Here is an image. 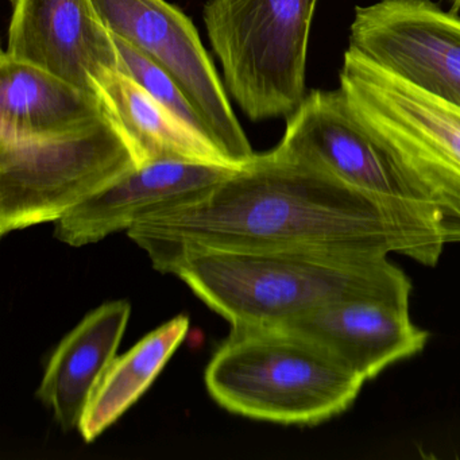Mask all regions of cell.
<instances>
[{"label": "cell", "mask_w": 460, "mask_h": 460, "mask_svg": "<svg viewBox=\"0 0 460 460\" xmlns=\"http://www.w3.org/2000/svg\"><path fill=\"white\" fill-rule=\"evenodd\" d=\"M387 257L339 249H193L169 274L231 328L279 327L332 301L411 297V279Z\"/></svg>", "instance_id": "obj_2"}, {"label": "cell", "mask_w": 460, "mask_h": 460, "mask_svg": "<svg viewBox=\"0 0 460 460\" xmlns=\"http://www.w3.org/2000/svg\"><path fill=\"white\" fill-rule=\"evenodd\" d=\"M339 82L358 118L438 200L448 244L460 243V109L416 90L349 48Z\"/></svg>", "instance_id": "obj_6"}, {"label": "cell", "mask_w": 460, "mask_h": 460, "mask_svg": "<svg viewBox=\"0 0 460 460\" xmlns=\"http://www.w3.org/2000/svg\"><path fill=\"white\" fill-rule=\"evenodd\" d=\"M452 6H454V10H457L459 12L460 10V0H451Z\"/></svg>", "instance_id": "obj_18"}, {"label": "cell", "mask_w": 460, "mask_h": 460, "mask_svg": "<svg viewBox=\"0 0 460 460\" xmlns=\"http://www.w3.org/2000/svg\"><path fill=\"white\" fill-rule=\"evenodd\" d=\"M138 166L130 141L107 112L64 136L0 141V234L58 223Z\"/></svg>", "instance_id": "obj_5"}, {"label": "cell", "mask_w": 460, "mask_h": 460, "mask_svg": "<svg viewBox=\"0 0 460 460\" xmlns=\"http://www.w3.org/2000/svg\"><path fill=\"white\" fill-rule=\"evenodd\" d=\"M230 413L282 425H317L351 408L365 379L311 339L282 327L231 328L204 374Z\"/></svg>", "instance_id": "obj_3"}, {"label": "cell", "mask_w": 460, "mask_h": 460, "mask_svg": "<svg viewBox=\"0 0 460 460\" xmlns=\"http://www.w3.org/2000/svg\"><path fill=\"white\" fill-rule=\"evenodd\" d=\"M104 114L95 93L2 53L0 141L64 136L93 125Z\"/></svg>", "instance_id": "obj_14"}, {"label": "cell", "mask_w": 460, "mask_h": 460, "mask_svg": "<svg viewBox=\"0 0 460 460\" xmlns=\"http://www.w3.org/2000/svg\"><path fill=\"white\" fill-rule=\"evenodd\" d=\"M98 96L130 141L139 166L160 160L233 166L211 141L187 128L122 71L109 72L98 83Z\"/></svg>", "instance_id": "obj_15"}, {"label": "cell", "mask_w": 460, "mask_h": 460, "mask_svg": "<svg viewBox=\"0 0 460 460\" xmlns=\"http://www.w3.org/2000/svg\"><path fill=\"white\" fill-rule=\"evenodd\" d=\"M190 331L185 314L147 333L133 349L115 358L96 386L79 432L85 443L95 441L152 386Z\"/></svg>", "instance_id": "obj_16"}, {"label": "cell", "mask_w": 460, "mask_h": 460, "mask_svg": "<svg viewBox=\"0 0 460 460\" xmlns=\"http://www.w3.org/2000/svg\"><path fill=\"white\" fill-rule=\"evenodd\" d=\"M114 41L120 71L141 85L155 101L165 107L187 128L211 141L206 125L177 83L155 61L125 40L114 34Z\"/></svg>", "instance_id": "obj_17"}, {"label": "cell", "mask_w": 460, "mask_h": 460, "mask_svg": "<svg viewBox=\"0 0 460 460\" xmlns=\"http://www.w3.org/2000/svg\"><path fill=\"white\" fill-rule=\"evenodd\" d=\"M112 34L141 50L177 83L226 160L242 168L255 157L225 85L192 21L166 0H93Z\"/></svg>", "instance_id": "obj_8"}, {"label": "cell", "mask_w": 460, "mask_h": 460, "mask_svg": "<svg viewBox=\"0 0 460 460\" xmlns=\"http://www.w3.org/2000/svg\"><path fill=\"white\" fill-rule=\"evenodd\" d=\"M320 344L366 382L419 354L429 333L409 314V298L332 301L279 325Z\"/></svg>", "instance_id": "obj_12"}, {"label": "cell", "mask_w": 460, "mask_h": 460, "mask_svg": "<svg viewBox=\"0 0 460 460\" xmlns=\"http://www.w3.org/2000/svg\"><path fill=\"white\" fill-rule=\"evenodd\" d=\"M287 119L277 150L427 220L448 244L438 200L358 118L341 88L312 91Z\"/></svg>", "instance_id": "obj_7"}, {"label": "cell", "mask_w": 460, "mask_h": 460, "mask_svg": "<svg viewBox=\"0 0 460 460\" xmlns=\"http://www.w3.org/2000/svg\"><path fill=\"white\" fill-rule=\"evenodd\" d=\"M349 49L460 109L459 15L430 0H379L355 9Z\"/></svg>", "instance_id": "obj_9"}, {"label": "cell", "mask_w": 460, "mask_h": 460, "mask_svg": "<svg viewBox=\"0 0 460 460\" xmlns=\"http://www.w3.org/2000/svg\"><path fill=\"white\" fill-rule=\"evenodd\" d=\"M130 316L128 300L102 304L50 355L36 395L66 432L79 429L96 386L117 358Z\"/></svg>", "instance_id": "obj_13"}, {"label": "cell", "mask_w": 460, "mask_h": 460, "mask_svg": "<svg viewBox=\"0 0 460 460\" xmlns=\"http://www.w3.org/2000/svg\"><path fill=\"white\" fill-rule=\"evenodd\" d=\"M319 0H208L204 23L228 93L254 122L289 117L305 98Z\"/></svg>", "instance_id": "obj_4"}, {"label": "cell", "mask_w": 460, "mask_h": 460, "mask_svg": "<svg viewBox=\"0 0 460 460\" xmlns=\"http://www.w3.org/2000/svg\"><path fill=\"white\" fill-rule=\"evenodd\" d=\"M239 168L185 160L145 164L55 223V236L71 247L98 243L145 217L198 203Z\"/></svg>", "instance_id": "obj_10"}, {"label": "cell", "mask_w": 460, "mask_h": 460, "mask_svg": "<svg viewBox=\"0 0 460 460\" xmlns=\"http://www.w3.org/2000/svg\"><path fill=\"white\" fill-rule=\"evenodd\" d=\"M4 52L95 95L120 71L114 34L93 0H14Z\"/></svg>", "instance_id": "obj_11"}, {"label": "cell", "mask_w": 460, "mask_h": 460, "mask_svg": "<svg viewBox=\"0 0 460 460\" xmlns=\"http://www.w3.org/2000/svg\"><path fill=\"white\" fill-rule=\"evenodd\" d=\"M128 236L164 274L193 249L357 250L435 266L447 246L427 220L276 147L198 203L145 217Z\"/></svg>", "instance_id": "obj_1"}]
</instances>
